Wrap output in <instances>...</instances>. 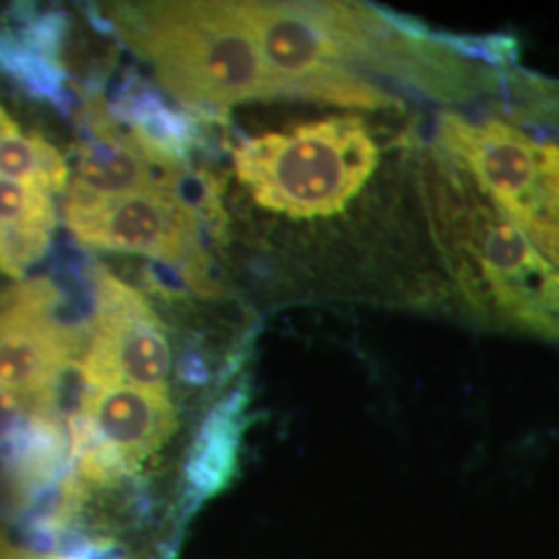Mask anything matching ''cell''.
<instances>
[{
    "label": "cell",
    "instance_id": "1",
    "mask_svg": "<svg viewBox=\"0 0 559 559\" xmlns=\"http://www.w3.org/2000/svg\"><path fill=\"white\" fill-rule=\"evenodd\" d=\"M420 198L448 286L491 330L559 344V272L440 145L423 150Z\"/></svg>",
    "mask_w": 559,
    "mask_h": 559
},
{
    "label": "cell",
    "instance_id": "2",
    "mask_svg": "<svg viewBox=\"0 0 559 559\" xmlns=\"http://www.w3.org/2000/svg\"><path fill=\"white\" fill-rule=\"evenodd\" d=\"M106 21L189 106L228 110L278 98L237 2H119L106 9Z\"/></svg>",
    "mask_w": 559,
    "mask_h": 559
},
{
    "label": "cell",
    "instance_id": "3",
    "mask_svg": "<svg viewBox=\"0 0 559 559\" xmlns=\"http://www.w3.org/2000/svg\"><path fill=\"white\" fill-rule=\"evenodd\" d=\"M380 158L367 120L355 115L311 120L233 150L235 173L255 203L295 221L344 212L373 179Z\"/></svg>",
    "mask_w": 559,
    "mask_h": 559
},
{
    "label": "cell",
    "instance_id": "4",
    "mask_svg": "<svg viewBox=\"0 0 559 559\" xmlns=\"http://www.w3.org/2000/svg\"><path fill=\"white\" fill-rule=\"evenodd\" d=\"M441 150L559 272V145L535 140L500 117L440 112Z\"/></svg>",
    "mask_w": 559,
    "mask_h": 559
},
{
    "label": "cell",
    "instance_id": "5",
    "mask_svg": "<svg viewBox=\"0 0 559 559\" xmlns=\"http://www.w3.org/2000/svg\"><path fill=\"white\" fill-rule=\"evenodd\" d=\"M64 222L87 247L162 261L191 290L216 295L201 247L200 214L185 193L152 189L90 203L67 201Z\"/></svg>",
    "mask_w": 559,
    "mask_h": 559
},
{
    "label": "cell",
    "instance_id": "6",
    "mask_svg": "<svg viewBox=\"0 0 559 559\" xmlns=\"http://www.w3.org/2000/svg\"><path fill=\"white\" fill-rule=\"evenodd\" d=\"M59 288L48 278L0 290V388L17 394L38 415L62 420L60 385L78 367V338L59 320Z\"/></svg>",
    "mask_w": 559,
    "mask_h": 559
},
{
    "label": "cell",
    "instance_id": "7",
    "mask_svg": "<svg viewBox=\"0 0 559 559\" xmlns=\"http://www.w3.org/2000/svg\"><path fill=\"white\" fill-rule=\"evenodd\" d=\"M94 300L92 338L78 362L83 385H135L168 392L173 350L166 328L150 302L104 267L94 276Z\"/></svg>",
    "mask_w": 559,
    "mask_h": 559
},
{
    "label": "cell",
    "instance_id": "8",
    "mask_svg": "<svg viewBox=\"0 0 559 559\" xmlns=\"http://www.w3.org/2000/svg\"><path fill=\"white\" fill-rule=\"evenodd\" d=\"M177 408L168 392L135 385H83L78 413L67 420L69 433H80L127 471L141 464L170 441L177 431Z\"/></svg>",
    "mask_w": 559,
    "mask_h": 559
},
{
    "label": "cell",
    "instance_id": "9",
    "mask_svg": "<svg viewBox=\"0 0 559 559\" xmlns=\"http://www.w3.org/2000/svg\"><path fill=\"white\" fill-rule=\"evenodd\" d=\"M85 112L90 135L81 143L67 201L90 203L152 189L182 193V164L156 158L131 133H122L100 98Z\"/></svg>",
    "mask_w": 559,
    "mask_h": 559
},
{
    "label": "cell",
    "instance_id": "10",
    "mask_svg": "<svg viewBox=\"0 0 559 559\" xmlns=\"http://www.w3.org/2000/svg\"><path fill=\"white\" fill-rule=\"evenodd\" d=\"M67 20L57 11H13L0 21V75L23 94L67 106V73L60 64V46Z\"/></svg>",
    "mask_w": 559,
    "mask_h": 559
},
{
    "label": "cell",
    "instance_id": "11",
    "mask_svg": "<svg viewBox=\"0 0 559 559\" xmlns=\"http://www.w3.org/2000/svg\"><path fill=\"white\" fill-rule=\"evenodd\" d=\"M247 404V392L235 390L207 413L185 462L187 506H200L210 500L235 477Z\"/></svg>",
    "mask_w": 559,
    "mask_h": 559
},
{
    "label": "cell",
    "instance_id": "12",
    "mask_svg": "<svg viewBox=\"0 0 559 559\" xmlns=\"http://www.w3.org/2000/svg\"><path fill=\"white\" fill-rule=\"evenodd\" d=\"M112 112L129 124L131 135L160 160L182 164L195 141L193 120L170 108L145 83L129 85Z\"/></svg>",
    "mask_w": 559,
    "mask_h": 559
},
{
    "label": "cell",
    "instance_id": "13",
    "mask_svg": "<svg viewBox=\"0 0 559 559\" xmlns=\"http://www.w3.org/2000/svg\"><path fill=\"white\" fill-rule=\"evenodd\" d=\"M69 168L59 150L38 133H25L20 122L0 104V179L59 193L67 185Z\"/></svg>",
    "mask_w": 559,
    "mask_h": 559
},
{
    "label": "cell",
    "instance_id": "14",
    "mask_svg": "<svg viewBox=\"0 0 559 559\" xmlns=\"http://www.w3.org/2000/svg\"><path fill=\"white\" fill-rule=\"evenodd\" d=\"M21 226L57 228L52 195L32 185L0 179V230Z\"/></svg>",
    "mask_w": 559,
    "mask_h": 559
}]
</instances>
